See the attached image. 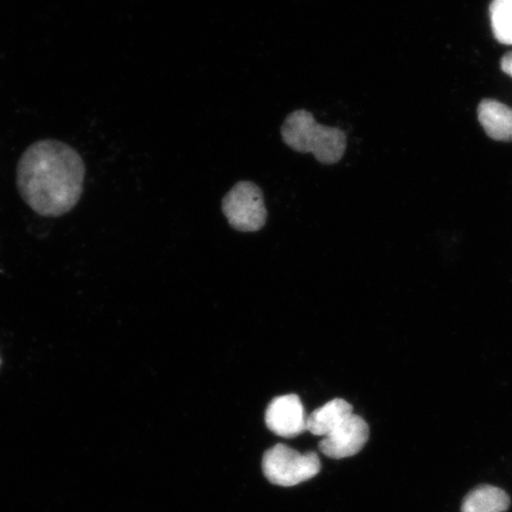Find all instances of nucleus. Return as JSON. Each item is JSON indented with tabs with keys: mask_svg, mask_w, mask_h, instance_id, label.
<instances>
[{
	"mask_svg": "<svg viewBox=\"0 0 512 512\" xmlns=\"http://www.w3.org/2000/svg\"><path fill=\"white\" fill-rule=\"evenodd\" d=\"M509 507L507 492L496 486L482 485L465 497L462 512H505Z\"/></svg>",
	"mask_w": 512,
	"mask_h": 512,
	"instance_id": "9",
	"label": "nucleus"
},
{
	"mask_svg": "<svg viewBox=\"0 0 512 512\" xmlns=\"http://www.w3.org/2000/svg\"><path fill=\"white\" fill-rule=\"evenodd\" d=\"M222 210L230 226L239 232H256L267 219L264 194L258 185L248 181L236 183L224 196Z\"/></svg>",
	"mask_w": 512,
	"mask_h": 512,
	"instance_id": "4",
	"label": "nucleus"
},
{
	"mask_svg": "<svg viewBox=\"0 0 512 512\" xmlns=\"http://www.w3.org/2000/svg\"><path fill=\"white\" fill-rule=\"evenodd\" d=\"M478 119L490 138L498 142H512V108L486 99L480 102Z\"/></svg>",
	"mask_w": 512,
	"mask_h": 512,
	"instance_id": "7",
	"label": "nucleus"
},
{
	"mask_svg": "<svg viewBox=\"0 0 512 512\" xmlns=\"http://www.w3.org/2000/svg\"><path fill=\"white\" fill-rule=\"evenodd\" d=\"M268 430L283 438H293L307 431V416L298 395L278 396L268 405L265 414Z\"/></svg>",
	"mask_w": 512,
	"mask_h": 512,
	"instance_id": "6",
	"label": "nucleus"
},
{
	"mask_svg": "<svg viewBox=\"0 0 512 512\" xmlns=\"http://www.w3.org/2000/svg\"><path fill=\"white\" fill-rule=\"evenodd\" d=\"M351 414H354V409L349 402L343 399L332 400L307 416V431L324 438Z\"/></svg>",
	"mask_w": 512,
	"mask_h": 512,
	"instance_id": "8",
	"label": "nucleus"
},
{
	"mask_svg": "<svg viewBox=\"0 0 512 512\" xmlns=\"http://www.w3.org/2000/svg\"><path fill=\"white\" fill-rule=\"evenodd\" d=\"M0 366H2V357H0Z\"/></svg>",
	"mask_w": 512,
	"mask_h": 512,
	"instance_id": "12",
	"label": "nucleus"
},
{
	"mask_svg": "<svg viewBox=\"0 0 512 512\" xmlns=\"http://www.w3.org/2000/svg\"><path fill=\"white\" fill-rule=\"evenodd\" d=\"M490 19L496 40L512 46V0H492Z\"/></svg>",
	"mask_w": 512,
	"mask_h": 512,
	"instance_id": "10",
	"label": "nucleus"
},
{
	"mask_svg": "<svg viewBox=\"0 0 512 512\" xmlns=\"http://www.w3.org/2000/svg\"><path fill=\"white\" fill-rule=\"evenodd\" d=\"M281 138L292 150L312 153L317 162L334 165L341 162L347 151V134L337 127L317 123L309 111L292 112L281 126Z\"/></svg>",
	"mask_w": 512,
	"mask_h": 512,
	"instance_id": "2",
	"label": "nucleus"
},
{
	"mask_svg": "<svg viewBox=\"0 0 512 512\" xmlns=\"http://www.w3.org/2000/svg\"><path fill=\"white\" fill-rule=\"evenodd\" d=\"M320 460L315 452L299 453L279 444L270 448L262 459V470L272 484L294 486L316 477Z\"/></svg>",
	"mask_w": 512,
	"mask_h": 512,
	"instance_id": "3",
	"label": "nucleus"
},
{
	"mask_svg": "<svg viewBox=\"0 0 512 512\" xmlns=\"http://www.w3.org/2000/svg\"><path fill=\"white\" fill-rule=\"evenodd\" d=\"M86 166L74 147L60 140H40L28 147L17 165V188L25 203L44 217H60L79 203Z\"/></svg>",
	"mask_w": 512,
	"mask_h": 512,
	"instance_id": "1",
	"label": "nucleus"
},
{
	"mask_svg": "<svg viewBox=\"0 0 512 512\" xmlns=\"http://www.w3.org/2000/svg\"><path fill=\"white\" fill-rule=\"evenodd\" d=\"M369 439V426L361 416L351 414L319 441V451L332 459L355 456Z\"/></svg>",
	"mask_w": 512,
	"mask_h": 512,
	"instance_id": "5",
	"label": "nucleus"
},
{
	"mask_svg": "<svg viewBox=\"0 0 512 512\" xmlns=\"http://www.w3.org/2000/svg\"><path fill=\"white\" fill-rule=\"evenodd\" d=\"M502 70L505 74H508L512 78V51L507 55L503 56L501 62Z\"/></svg>",
	"mask_w": 512,
	"mask_h": 512,
	"instance_id": "11",
	"label": "nucleus"
}]
</instances>
